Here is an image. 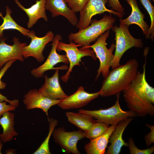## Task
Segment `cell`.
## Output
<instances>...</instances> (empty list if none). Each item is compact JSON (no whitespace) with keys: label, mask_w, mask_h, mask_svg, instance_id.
<instances>
[{"label":"cell","mask_w":154,"mask_h":154,"mask_svg":"<svg viewBox=\"0 0 154 154\" xmlns=\"http://www.w3.org/2000/svg\"><path fill=\"white\" fill-rule=\"evenodd\" d=\"M108 6L112 10L119 13L124 14L125 9L119 0H108Z\"/></svg>","instance_id":"4dcf8cb0"},{"label":"cell","mask_w":154,"mask_h":154,"mask_svg":"<svg viewBox=\"0 0 154 154\" xmlns=\"http://www.w3.org/2000/svg\"><path fill=\"white\" fill-rule=\"evenodd\" d=\"M45 7L51 13L52 17L62 15L72 25H77L78 20L76 13L68 6L65 0H46Z\"/></svg>","instance_id":"2e32d148"},{"label":"cell","mask_w":154,"mask_h":154,"mask_svg":"<svg viewBox=\"0 0 154 154\" xmlns=\"http://www.w3.org/2000/svg\"><path fill=\"white\" fill-rule=\"evenodd\" d=\"M128 27L120 23L119 27L115 25L112 28L115 33L116 40L115 52L111 66L112 69L120 64V60L127 50L133 47H143V43L141 39L133 37L130 33Z\"/></svg>","instance_id":"277c9868"},{"label":"cell","mask_w":154,"mask_h":154,"mask_svg":"<svg viewBox=\"0 0 154 154\" xmlns=\"http://www.w3.org/2000/svg\"><path fill=\"white\" fill-rule=\"evenodd\" d=\"M110 33V30H109L100 35L92 45L81 48H92L97 58L99 60L100 65L97 71L95 80H98L101 74L104 78L107 76L114 58L113 52L115 49V44L112 43L109 48L106 46V40Z\"/></svg>","instance_id":"5b68a950"},{"label":"cell","mask_w":154,"mask_h":154,"mask_svg":"<svg viewBox=\"0 0 154 154\" xmlns=\"http://www.w3.org/2000/svg\"><path fill=\"white\" fill-rule=\"evenodd\" d=\"M99 96L98 92L88 93L81 86L74 94L60 100L57 105L64 110L78 108L86 105Z\"/></svg>","instance_id":"7c38bea8"},{"label":"cell","mask_w":154,"mask_h":154,"mask_svg":"<svg viewBox=\"0 0 154 154\" xmlns=\"http://www.w3.org/2000/svg\"><path fill=\"white\" fill-rule=\"evenodd\" d=\"M68 5L75 13L80 12L88 0H65Z\"/></svg>","instance_id":"f1b7e54d"},{"label":"cell","mask_w":154,"mask_h":154,"mask_svg":"<svg viewBox=\"0 0 154 154\" xmlns=\"http://www.w3.org/2000/svg\"><path fill=\"white\" fill-rule=\"evenodd\" d=\"M129 152L131 154H151L154 151V145L149 148L144 149H141L135 145L134 142L131 137H129L127 143Z\"/></svg>","instance_id":"83f0119b"},{"label":"cell","mask_w":154,"mask_h":154,"mask_svg":"<svg viewBox=\"0 0 154 154\" xmlns=\"http://www.w3.org/2000/svg\"><path fill=\"white\" fill-rule=\"evenodd\" d=\"M108 0H88L80 13L79 20L76 25L78 31L84 29L88 26L90 23L92 17L98 14H101L107 12L116 15L119 19H122L123 14L107 9L106 5Z\"/></svg>","instance_id":"ba28073f"},{"label":"cell","mask_w":154,"mask_h":154,"mask_svg":"<svg viewBox=\"0 0 154 154\" xmlns=\"http://www.w3.org/2000/svg\"><path fill=\"white\" fill-rule=\"evenodd\" d=\"M62 40L61 35L57 34L54 37L52 41V48L49 55L45 62L38 67L33 69L31 71V74L37 78L42 77L44 72L51 70L68 69V67L66 65L58 67L54 66L60 62H63L66 64L69 63L68 59L66 54L61 55L56 52V47L58 42Z\"/></svg>","instance_id":"30bf717a"},{"label":"cell","mask_w":154,"mask_h":154,"mask_svg":"<svg viewBox=\"0 0 154 154\" xmlns=\"http://www.w3.org/2000/svg\"><path fill=\"white\" fill-rule=\"evenodd\" d=\"M5 38L1 39L0 42V69L9 61L15 60L21 62L24 60L22 51L27 44L25 42H21L16 37L13 39L14 44L11 45L5 42Z\"/></svg>","instance_id":"5bb4252c"},{"label":"cell","mask_w":154,"mask_h":154,"mask_svg":"<svg viewBox=\"0 0 154 154\" xmlns=\"http://www.w3.org/2000/svg\"><path fill=\"white\" fill-rule=\"evenodd\" d=\"M119 94H116L115 103L109 108L93 110L81 109L79 110V112L90 116L95 119L96 121L111 125H117L128 118L136 117L135 114L131 111H125L121 109L119 102Z\"/></svg>","instance_id":"8992f818"},{"label":"cell","mask_w":154,"mask_h":154,"mask_svg":"<svg viewBox=\"0 0 154 154\" xmlns=\"http://www.w3.org/2000/svg\"><path fill=\"white\" fill-rule=\"evenodd\" d=\"M153 1H154V0H152Z\"/></svg>","instance_id":"836d02e7"},{"label":"cell","mask_w":154,"mask_h":154,"mask_svg":"<svg viewBox=\"0 0 154 154\" xmlns=\"http://www.w3.org/2000/svg\"><path fill=\"white\" fill-rule=\"evenodd\" d=\"M117 125L110 126L102 135L91 140L86 144L84 149L87 154H104L106 151L110 137Z\"/></svg>","instance_id":"ffe728a7"},{"label":"cell","mask_w":154,"mask_h":154,"mask_svg":"<svg viewBox=\"0 0 154 154\" xmlns=\"http://www.w3.org/2000/svg\"><path fill=\"white\" fill-rule=\"evenodd\" d=\"M7 102H0V118L2 115L7 111H13L15 110L17 107L11 104L8 105Z\"/></svg>","instance_id":"1f68e13d"},{"label":"cell","mask_w":154,"mask_h":154,"mask_svg":"<svg viewBox=\"0 0 154 154\" xmlns=\"http://www.w3.org/2000/svg\"><path fill=\"white\" fill-rule=\"evenodd\" d=\"M14 1L27 15L29 17L27 23L28 28L32 27L40 18H42L45 21H48L45 7L46 0H36V3L28 8H25L18 0H14Z\"/></svg>","instance_id":"ac0fdd59"},{"label":"cell","mask_w":154,"mask_h":154,"mask_svg":"<svg viewBox=\"0 0 154 154\" xmlns=\"http://www.w3.org/2000/svg\"><path fill=\"white\" fill-rule=\"evenodd\" d=\"M115 19L111 14H105L99 20H92L91 25L76 33H71L68 36L70 41H72L82 47L90 45L106 31L112 29Z\"/></svg>","instance_id":"3957f363"},{"label":"cell","mask_w":154,"mask_h":154,"mask_svg":"<svg viewBox=\"0 0 154 154\" xmlns=\"http://www.w3.org/2000/svg\"><path fill=\"white\" fill-rule=\"evenodd\" d=\"M147 55L145 54L143 72L138 71L135 79L122 92L129 110L140 117L154 115V88L148 83L146 78Z\"/></svg>","instance_id":"6da1fadb"},{"label":"cell","mask_w":154,"mask_h":154,"mask_svg":"<svg viewBox=\"0 0 154 154\" xmlns=\"http://www.w3.org/2000/svg\"><path fill=\"white\" fill-rule=\"evenodd\" d=\"M15 114L10 111L4 113L0 118V125L3 131L0 134V140L4 143L13 139L18 135L14 127Z\"/></svg>","instance_id":"44dd1931"},{"label":"cell","mask_w":154,"mask_h":154,"mask_svg":"<svg viewBox=\"0 0 154 154\" xmlns=\"http://www.w3.org/2000/svg\"><path fill=\"white\" fill-rule=\"evenodd\" d=\"M131 7V15L124 19H120V23L129 26L132 24L137 25L146 36L149 28V25L144 20V14L140 10L136 0H125Z\"/></svg>","instance_id":"d6986e66"},{"label":"cell","mask_w":154,"mask_h":154,"mask_svg":"<svg viewBox=\"0 0 154 154\" xmlns=\"http://www.w3.org/2000/svg\"><path fill=\"white\" fill-rule=\"evenodd\" d=\"M6 15L3 18V23L0 26V38L3 37L4 30L10 29L17 30L24 36L28 37L30 31L20 26L14 21L11 15L12 11L8 6L6 7Z\"/></svg>","instance_id":"603a6c76"},{"label":"cell","mask_w":154,"mask_h":154,"mask_svg":"<svg viewBox=\"0 0 154 154\" xmlns=\"http://www.w3.org/2000/svg\"><path fill=\"white\" fill-rule=\"evenodd\" d=\"M59 70L57 69L53 75L48 77L44 76V83L38 90L44 96L53 100H61L68 96L65 93L60 84Z\"/></svg>","instance_id":"9a60e30c"},{"label":"cell","mask_w":154,"mask_h":154,"mask_svg":"<svg viewBox=\"0 0 154 154\" xmlns=\"http://www.w3.org/2000/svg\"><path fill=\"white\" fill-rule=\"evenodd\" d=\"M31 39L30 44L24 47L22 51L23 58H27L33 57L36 59L38 62H41L44 60V57L43 54V51L46 45L49 42L52 41L54 34L49 31L44 37H37L33 31H30L28 37Z\"/></svg>","instance_id":"8fae6325"},{"label":"cell","mask_w":154,"mask_h":154,"mask_svg":"<svg viewBox=\"0 0 154 154\" xmlns=\"http://www.w3.org/2000/svg\"><path fill=\"white\" fill-rule=\"evenodd\" d=\"M16 60H13L9 61L5 64L3 67L1 69L0 71V90H3L5 89L6 86V83L1 81L2 78L8 69ZM4 101L9 103L10 104L15 106L16 107L18 106L19 104V101L18 100H9L7 98V97L3 95L0 93V102H2Z\"/></svg>","instance_id":"4316f807"},{"label":"cell","mask_w":154,"mask_h":154,"mask_svg":"<svg viewBox=\"0 0 154 154\" xmlns=\"http://www.w3.org/2000/svg\"><path fill=\"white\" fill-rule=\"evenodd\" d=\"M145 126L150 130V132L144 136L145 144L148 147L154 143V126L148 124H146Z\"/></svg>","instance_id":"f546056e"},{"label":"cell","mask_w":154,"mask_h":154,"mask_svg":"<svg viewBox=\"0 0 154 154\" xmlns=\"http://www.w3.org/2000/svg\"><path fill=\"white\" fill-rule=\"evenodd\" d=\"M129 117L119 123L116 126L109 140L110 145L108 147L106 154H119L123 146L127 147V143L123 139L122 135L125 129L133 120Z\"/></svg>","instance_id":"e0dca14e"},{"label":"cell","mask_w":154,"mask_h":154,"mask_svg":"<svg viewBox=\"0 0 154 154\" xmlns=\"http://www.w3.org/2000/svg\"><path fill=\"white\" fill-rule=\"evenodd\" d=\"M80 46L72 41H70L69 44H67L60 41L57 44L56 50L59 51H64L66 52L70 64L66 73L60 78L63 82H68L73 67L76 66L80 65V62L82 57L90 56L95 60H97L95 53L91 48L78 49V47Z\"/></svg>","instance_id":"52a82bcc"},{"label":"cell","mask_w":154,"mask_h":154,"mask_svg":"<svg viewBox=\"0 0 154 154\" xmlns=\"http://www.w3.org/2000/svg\"><path fill=\"white\" fill-rule=\"evenodd\" d=\"M52 136L54 142L68 153L79 154L77 143L80 140L86 137L85 132L79 129L67 131L63 127L54 129Z\"/></svg>","instance_id":"9c48e42d"},{"label":"cell","mask_w":154,"mask_h":154,"mask_svg":"<svg viewBox=\"0 0 154 154\" xmlns=\"http://www.w3.org/2000/svg\"><path fill=\"white\" fill-rule=\"evenodd\" d=\"M49 130L48 135L45 139L37 149L33 153L34 154H50L49 148V141L51 136L57 125L58 121L56 119L51 117L49 119Z\"/></svg>","instance_id":"cb8c5ba5"},{"label":"cell","mask_w":154,"mask_h":154,"mask_svg":"<svg viewBox=\"0 0 154 154\" xmlns=\"http://www.w3.org/2000/svg\"><path fill=\"white\" fill-rule=\"evenodd\" d=\"M2 142V141L0 140V154H1V151L3 145Z\"/></svg>","instance_id":"d6a6232c"},{"label":"cell","mask_w":154,"mask_h":154,"mask_svg":"<svg viewBox=\"0 0 154 154\" xmlns=\"http://www.w3.org/2000/svg\"><path fill=\"white\" fill-rule=\"evenodd\" d=\"M60 100H53L43 96L36 89L30 90L24 96L23 101L27 110L35 108L42 110L48 118V112L52 106L57 105Z\"/></svg>","instance_id":"4fadbf2b"},{"label":"cell","mask_w":154,"mask_h":154,"mask_svg":"<svg viewBox=\"0 0 154 154\" xmlns=\"http://www.w3.org/2000/svg\"><path fill=\"white\" fill-rule=\"evenodd\" d=\"M149 15L151 23V25L148 30L147 34L145 37L147 39H150L153 41L154 38V7L150 0H140Z\"/></svg>","instance_id":"484cf974"},{"label":"cell","mask_w":154,"mask_h":154,"mask_svg":"<svg viewBox=\"0 0 154 154\" xmlns=\"http://www.w3.org/2000/svg\"><path fill=\"white\" fill-rule=\"evenodd\" d=\"M110 127L105 123L96 121L88 130L85 132L86 137L90 140L98 137L104 133Z\"/></svg>","instance_id":"d4e9b609"},{"label":"cell","mask_w":154,"mask_h":154,"mask_svg":"<svg viewBox=\"0 0 154 154\" xmlns=\"http://www.w3.org/2000/svg\"><path fill=\"white\" fill-rule=\"evenodd\" d=\"M139 66L137 61L132 59L112 69L102 82L99 96H110L126 90L135 78Z\"/></svg>","instance_id":"7a4b0ae2"},{"label":"cell","mask_w":154,"mask_h":154,"mask_svg":"<svg viewBox=\"0 0 154 154\" xmlns=\"http://www.w3.org/2000/svg\"><path fill=\"white\" fill-rule=\"evenodd\" d=\"M66 115L70 123L84 132L89 129L95 121L90 116L80 112H68Z\"/></svg>","instance_id":"7402d4cb"}]
</instances>
